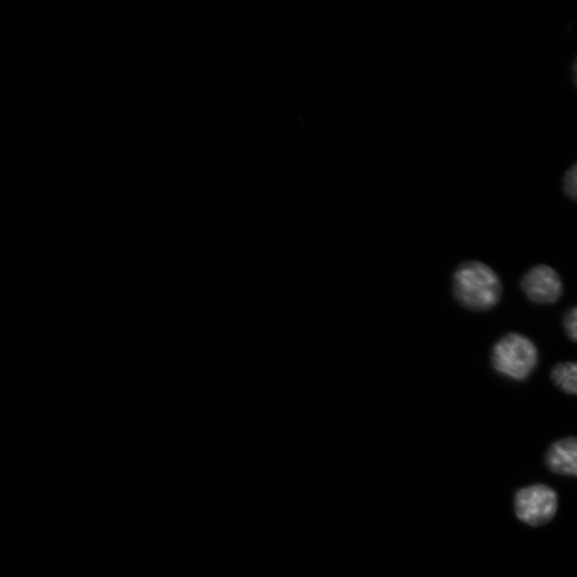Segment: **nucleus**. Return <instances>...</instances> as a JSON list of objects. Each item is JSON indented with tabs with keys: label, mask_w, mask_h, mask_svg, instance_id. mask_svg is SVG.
I'll return each instance as SVG.
<instances>
[{
	"label": "nucleus",
	"mask_w": 577,
	"mask_h": 577,
	"mask_svg": "<svg viewBox=\"0 0 577 577\" xmlns=\"http://www.w3.org/2000/svg\"><path fill=\"white\" fill-rule=\"evenodd\" d=\"M545 462L553 473L577 476V439L567 438L553 444Z\"/></svg>",
	"instance_id": "39448f33"
},
{
	"label": "nucleus",
	"mask_w": 577,
	"mask_h": 577,
	"mask_svg": "<svg viewBox=\"0 0 577 577\" xmlns=\"http://www.w3.org/2000/svg\"><path fill=\"white\" fill-rule=\"evenodd\" d=\"M557 505L556 492L544 485L520 490L514 501V509L518 518L530 526H542L552 521Z\"/></svg>",
	"instance_id": "7ed1b4c3"
},
{
	"label": "nucleus",
	"mask_w": 577,
	"mask_h": 577,
	"mask_svg": "<svg viewBox=\"0 0 577 577\" xmlns=\"http://www.w3.org/2000/svg\"><path fill=\"white\" fill-rule=\"evenodd\" d=\"M572 73H573V82H574L575 86L577 87V57L575 58V60L573 62Z\"/></svg>",
	"instance_id": "1a4fd4ad"
},
{
	"label": "nucleus",
	"mask_w": 577,
	"mask_h": 577,
	"mask_svg": "<svg viewBox=\"0 0 577 577\" xmlns=\"http://www.w3.org/2000/svg\"><path fill=\"white\" fill-rule=\"evenodd\" d=\"M564 327L568 337L577 342V306L568 311L564 319Z\"/></svg>",
	"instance_id": "6e6552de"
},
{
	"label": "nucleus",
	"mask_w": 577,
	"mask_h": 577,
	"mask_svg": "<svg viewBox=\"0 0 577 577\" xmlns=\"http://www.w3.org/2000/svg\"><path fill=\"white\" fill-rule=\"evenodd\" d=\"M539 361L535 343L521 334H508L497 341L492 352V366L501 376L524 381L536 369Z\"/></svg>",
	"instance_id": "f03ea898"
},
{
	"label": "nucleus",
	"mask_w": 577,
	"mask_h": 577,
	"mask_svg": "<svg viewBox=\"0 0 577 577\" xmlns=\"http://www.w3.org/2000/svg\"><path fill=\"white\" fill-rule=\"evenodd\" d=\"M564 192L570 199L577 201V162L568 169L564 177Z\"/></svg>",
	"instance_id": "0eeeda50"
},
{
	"label": "nucleus",
	"mask_w": 577,
	"mask_h": 577,
	"mask_svg": "<svg viewBox=\"0 0 577 577\" xmlns=\"http://www.w3.org/2000/svg\"><path fill=\"white\" fill-rule=\"evenodd\" d=\"M551 378L561 391L569 395H577V363L566 362L556 365Z\"/></svg>",
	"instance_id": "423d86ee"
},
{
	"label": "nucleus",
	"mask_w": 577,
	"mask_h": 577,
	"mask_svg": "<svg viewBox=\"0 0 577 577\" xmlns=\"http://www.w3.org/2000/svg\"><path fill=\"white\" fill-rule=\"evenodd\" d=\"M454 293L466 308L489 310L502 296V284L488 265L478 261L463 263L454 276Z\"/></svg>",
	"instance_id": "f257e3e1"
},
{
	"label": "nucleus",
	"mask_w": 577,
	"mask_h": 577,
	"mask_svg": "<svg viewBox=\"0 0 577 577\" xmlns=\"http://www.w3.org/2000/svg\"><path fill=\"white\" fill-rule=\"evenodd\" d=\"M522 289L527 298L534 303L553 304L563 294V282L555 270L541 264L523 277Z\"/></svg>",
	"instance_id": "20e7f679"
}]
</instances>
